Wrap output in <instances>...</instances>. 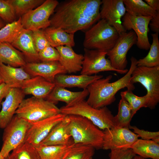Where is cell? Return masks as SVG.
Wrapping results in <instances>:
<instances>
[{
  "label": "cell",
  "instance_id": "obj_1",
  "mask_svg": "<svg viewBox=\"0 0 159 159\" xmlns=\"http://www.w3.org/2000/svg\"><path fill=\"white\" fill-rule=\"evenodd\" d=\"M100 0H67L59 3L50 19L51 26L74 34L86 31L100 19Z\"/></svg>",
  "mask_w": 159,
  "mask_h": 159
},
{
  "label": "cell",
  "instance_id": "obj_2",
  "mask_svg": "<svg viewBox=\"0 0 159 159\" xmlns=\"http://www.w3.org/2000/svg\"><path fill=\"white\" fill-rule=\"evenodd\" d=\"M130 61L131 65L127 72L117 81L110 82L112 76L109 75L95 80L88 86L89 97L86 101L88 104L95 108L107 107L115 101V95L120 90L126 87L127 90L132 91L135 89L130 82V79L137 67V60L132 57Z\"/></svg>",
  "mask_w": 159,
  "mask_h": 159
},
{
  "label": "cell",
  "instance_id": "obj_3",
  "mask_svg": "<svg viewBox=\"0 0 159 159\" xmlns=\"http://www.w3.org/2000/svg\"><path fill=\"white\" fill-rule=\"evenodd\" d=\"M68 116L71 135L74 143L90 146L97 150L102 149L103 130L85 117L77 115Z\"/></svg>",
  "mask_w": 159,
  "mask_h": 159
},
{
  "label": "cell",
  "instance_id": "obj_4",
  "mask_svg": "<svg viewBox=\"0 0 159 159\" xmlns=\"http://www.w3.org/2000/svg\"><path fill=\"white\" fill-rule=\"evenodd\" d=\"M119 36L114 28L100 19L85 31L83 45L88 49L107 52L113 47Z\"/></svg>",
  "mask_w": 159,
  "mask_h": 159
},
{
  "label": "cell",
  "instance_id": "obj_5",
  "mask_svg": "<svg viewBox=\"0 0 159 159\" xmlns=\"http://www.w3.org/2000/svg\"><path fill=\"white\" fill-rule=\"evenodd\" d=\"M60 113L66 115H77L85 117L103 131L114 126V116L107 107L94 108L83 100L70 106L60 108Z\"/></svg>",
  "mask_w": 159,
  "mask_h": 159
},
{
  "label": "cell",
  "instance_id": "obj_6",
  "mask_svg": "<svg viewBox=\"0 0 159 159\" xmlns=\"http://www.w3.org/2000/svg\"><path fill=\"white\" fill-rule=\"evenodd\" d=\"M60 113V108L54 103L44 99L32 96L22 100L15 114L32 123Z\"/></svg>",
  "mask_w": 159,
  "mask_h": 159
},
{
  "label": "cell",
  "instance_id": "obj_7",
  "mask_svg": "<svg viewBox=\"0 0 159 159\" xmlns=\"http://www.w3.org/2000/svg\"><path fill=\"white\" fill-rule=\"evenodd\" d=\"M132 84L138 82L145 88L148 97V108L154 109L159 102V66L153 67H137L130 79Z\"/></svg>",
  "mask_w": 159,
  "mask_h": 159
},
{
  "label": "cell",
  "instance_id": "obj_8",
  "mask_svg": "<svg viewBox=\"0 0 159 159\" xmlns=\"http://www.w3.org/2000/svg\"><path fill=\"white\" fill-rule=\"evenodd\" d=\"M30 123L15 115L4 128L0 153L5 158L24 142Z\"/></svg>",
  "mask_w": 159,
  "mask_h": 159
},
{
  "label": "cell",
  "instance_id": "obj_9",
  "mask_svg": "<svg viewBox=\"0 0 159 159\" xmlns=\"http://www.w3.org/2000/svg\"><path fill=\"white\" fill-rule=\"evenodd\" d=\"M137 37L133 30L126 32L120 35L113 47L107 52L112 66L120 74H126L128 71L126 67L127 64V56L131 47L136 44Z\"/></svg>",
  "mask_w": 159,
  "mask_h": 159
},
{
  "label": "cell",
  "instance_id": "obj_10",
  "mask_svg": "<svg viewBox=\"0 0 159 159\" xmlns=\"http://www.w3.org/2000/svg\"><path fill=\"white\" fill-rule=\"evenodd\" d=\"M59 4L56 0H46L41 5L21 16L23 28L32 31L50 26V17Z\"/></svg>",
  "mask_w": 159,
  "mask_h": 159
},
{
  "label": "cell",
  "instance_id": "obj_11",
  "mask_svg": "<svg viewBox=\"0 0 159 159\" xmlns=\"http://www.w3.org/2000/svg\"><path fill=\"white\" fill-rule=\"evenodd\" d=\"M84 51L81 74L91 76L107 71H115L120 74L112 66L110 60L106 58L107 52L85 48Z\"/></svg>",
  "mask_w": 159,
  "mask_h": 159
},
{
  "label": "cell",
  "instance_id": "obj_12",
  "mask_svg": "<svg viewBox=\"0 0 159 159\" xmlns=\"http://www.w3.org/2000/svg\"><path fill=\"white\" fill-rule=\"evenodd\" d=\"M102 149L105 150L116 148H130L138 139V136L127 127L114 126L103 131Z\"/></svg>",
  "mask_w": 159,
  "mask_h": 159
},
{
  "label": "cell",
  "instance_id": "obj_13",
  "mask_svg": "<svg viewBox=\"0 0 159 159\" xmlns=\"http://www.w3.org/2000/svg\"><path fill=\"white\" fill-rule=\"evenodd\" d=\"M122 18V24L125 30H132L135 33L138 47L143 50L149 49L151 44L148 36V25L152 17L134 16L126 12Z\"/></svg>",
  "mask_w": 159,
  "mask_h": 159
},
{
  "label": "cell",
  "instance_id": "obj_14",
  "mask_svg": "<svg viewBox=\"0 0 159 159\" xmlns=\"http://www.w3.org/2000/svg\"><path fill=\"white\" fill-rule=\"evenodd\" d=\"M67 115L61 113L49 117L30 123L24 142L35 147L38 146L47 136L52 129Z\"/></svg>",
  "mask_w": 159,
  "mask_h": 159
},
{
  "label": "cell",
  "instance_id": "obj_15",
  "mask_svg": "<svg viewBox=\"0 0 159 159\" xmlns=\"http://www.w3.org/2000/svg\"><path fill=\"white\" fill-rule=\"evenodd\" d=\"M100 10V19L114 28L119 35L127 32L123 27L122 18L126 13L123 0H102Z\"/></svg>",
  "mask_w": 159,
  "mask_h": 159
},
{
  "label": "cell",
  "instance_id": "obj_16",
  "mask_svg": "<svg viewBox=\"0 0 159 159\" xmlns=\"http://www.w3.org/2000/svg\"><path fill=\"white\" fill-rule=\"evenodd\" d=\"M23 67L31 77L39 76L52 82L57 75L67 73L59 61L29 62Z\"/></svg>",
  "mask_w": 159,
  "mask_h": 159
},
{
  "label": "cell",
  "instance_id": "obj_17",
  "mask_svg": "<svg viewBox=\"0 0 159 159\" xmlns=\"http://www.w3.org/2000/svg\"><path fill=\"white\" fill-rule=\"evenodd\" d=\"M25 95L20 88H10L1 104L0 128L4 129L11 120Z\"/></svg>",
  "mask_w": 159,
  "mask_h": 159
},
{
  "label": "cell",
  "instance_id": "obj_18",
  "mask_svg": "<svg viewBox=\"0 0 159 159\" xmlns=\"http://www.w3.org/2000/svg\"><path fill=\"white\" fill-rule=\"evenodd\" d=\"M70 122L69 116L66 115L53 128L39 145H67L74 143L70 132Z\"/></svg>",
  "mask_w": 159,
  "mask_h": 159
},
{
  "label": "cell",
  "instance_id": "obj_19",
  "mask_svg": "<svg viewBox=\"0 0 159 159\" xmlns=\"http://www.w3.org/2000/svg\"><path fill=\"white\" fill-rule=\"evenodd\" d=\"M55 86L54 82L37 76L24 81L20 89L25 95H30L36 97L45 99Z\"/></svg>",
  "mask_w": 159,
  "mask_h": 159
},
{
  "label": "cell",
  "instance_id": "obj_20",
  "mask_svg": "<svg viewBox=\"0 0 159 159\" xmlns=\"http://www.w3.org/2000/svg\"><path fill=\"white\" fill-rule=\"evenodd\" d=\"M11 44L20 51L29 62H40L38 53L34 42L32 31L24 28Z\"/></svg>",
  "mask_w": 159,
  "mask_h": 159
},
{
  "label": "cell",
  "instance_id": "obj_21",
  "mask_svg": "<svg viewBox=\"0 0 159 159\" xmlns=\"http://www.w3.org/2000/svg\"><path fill=\"white\" fill-rule=\"evenodd\" d=\"M89 95L87 89L74 92L69 90L65 88L56 86L46 98V100L56 104L59 101L66 103V106H70L80 101L85 100Z\"/></svg>",
  "mask_w": 159,
  "mask_h": 159
},
{
  "label": "cell",
  "instance_id": "obj_22",
  "mask_svg": "<svg viewBox=\"0 0 159 159\" xmlns=\"http://www.w3.org/2000/svg\"><path fill=\"white\" fill-rule=\"evenodd\" d=\"M0 76L10 88H20L25 80L31 77L23 67H15L0 64Z\"/></svg>",
  "mask_w": 159,
  "mask_h": 159
},
{
  "label": "cell",
  "instance_id": "obj_23",
  "mask_svg": "<svg viewBox=\"0 0 159 159\" xmlns=\"http://www.w3.org/2000/svg\"><path fill=\"white\" fill-rule=\"evenodd\" d=\"M60 58L59 62L67 73H75L81 71L82 67L83 55L76 53L72 47L67 46L57 47Z\"/></svg>",
  "mask_w": 159,
  "mask_h": 159
},
{
  "label": "cell",
  "instance_id": "obj_24",
  "mask_svg": "<svg viewBox=\"0 0 159 159\" xmlns=\"http://www.w3.org/2000/svg\"><path fill=\"white\" fill-rule=\"evenodd\" d=\"M103 76L67 75L59 74L56 76L54 82L56 86L64 88L78 87L84 90L95 80L102 78Z\"/></svg>",
  "mask_w": 159,
  "mask_h": 159
},
{
  "label": "cell",
  "instance_id": "obj_25",
  "mask_svg": "<svg viewBox=\"0 0 159 159\" xmlns=\"http://www.w3.org/2000/svg\"><path fill=\"white\" fill-rule=\"evenodd\" d=\"M15 67H24L26 62L23 53L10 43L0 44V64Z\"/></svg>",
  "mask_w": 159,
  "mask_h": 159
},
{
  "label": "cell",
  "instance_id": "obj_26",
  "mask_svg": "<svg viewBox=\"0 0 159 159\" xmlns=\"http://www.w3.org/2000/svg\"><path fill=\"white\" fill-rule=\"evenodd\" d=\"M49 45L54 48L75 45L74 34L68 33L61 28L50 26L42 29Z\"/></svg>",
  "mask_w": 159,
  "mask_h": 159
},
{
  "label": "cell",
  "instance_id": "obj_27",
  "mask_svg": "<svg viewBox=\"0 0 159 159\" xmlns=\"http://www.w3.org/2000/svg\"><path fill=\"white\" fill-rule=\"evenodd\" d=\"M130 148L136 155L144 158L159 159V144L152 140L138 139Z\"/></svg>",
  "mask_w": 159,
  "mask_h": 159
},
{
  "label": "cell",
  "instance_id": "obj_28",
  "mask_svg": "<svg viewBox=\"0 0 159 159\" xmlns=\"http://www.w3.org/2000/svg\"><path fill=\"white\" fill-rule=\"evenodd\" d=\"M126 11L135 16L153 17L157 12L142 0H123Z\"/></svg>",
  "mask_w": 159,
  "mask_h": 159
},
{
  "label": "cell",
  "instance_id": "obj_29",
  "mask_svg": "<svg viewBox=\"0 0 159 159\" xmlns=\"http://www.w3.org/2000/svg\"><path fill=\"white\" fill-rule=\"evenodd\" d=\"M153 41L148 54L137 60V67H153L159 66V40L158 34H151Z\"/></svg>",
  "mask_w": 159,
  "mask_h": 159
},
{
  "label": "cell",
  "instance_id": "obj_30",
  "mask_svg": "<svg viewBox=\"0 0 159 159\" xmlns=\"http://www.w3.org/2000/svg\"><path fill=\"white\" fill-rule=\"evenodd\" d=\"M134 115L132 109L130 105L121 97L118 104V113L114 116V126L120 127L129 128Z\"/></svg>",
  "mask_w": 159,
  "mask_h": 159
},
{
  "label": "cell",
  "instance_id": "obj_31",
  "mask_svg": "<svg viewBox=\"0 0 159 159\" xmlns=\"http://www.w3.org/2000/svg\"><path fill=\"white\" fill-rule=\"evenodd\" d=\"M73 143L67 145H42L36 147L41 159H61Z\"/></svg>",
  "mask_w": 159,
  "mask_h": 159
},
{
  "label": "cell",
  "instance_id": "obj_32",
  "mask_svg": "<svg viewBox=\"0 0 159 159\" xmlns=\"http://www.w3.org/2000/svg\"><path fill=\"white\" fill-rule=\"evenodd\" d=\"M95 149L90 146L74 143L61 159H90L92 158Z\"/></svg>",
  "mask_w": 159,
  "mask_h": 159
},
{
  "label": "cell",
  "instance_id": "obj_33",
  "mask_svg": "<svg viewBox=\"0 0 159 159\" xmlns=\"http://www.w3.org/2000/svg\"><path fill=\"white\" fill-rule=\"evenodd\" d=\"M23 29L21 17L13 22L7 24L0 29V44L4 42L11 44Z\"/></svg>",
  "mask_w": 159,
  "mask_h": 159
},
{
  "label": "cell",
  "instance_id": "obj_34",
  "mask_svg": "<svg viewBox=\"0 0 159 159\" xmlns=\"http://www.w3.org/2000/svg\"><path fill=\"white\" fill-rule=\"evenodd\" d=\"M11 159H41L36 148L24 142L9 155Z\"/></svg>",
  "mask_w": 159,
  "mask_h": 159
},
{
  "label": "cell",
  "instance_id": "obj_35",
  "mask_svg": "<svg viewBox=\"0 0 159 159\" xmlns=\"http://www.w3.org/2000/svg\"><path fill=\"white\" fill-rule=\"evenodd\" d=\"M120 95L121 97L130 105L134 115L140 108L143 107L148 108L149 99L146 95L139 97L133 94L132 91L127 90L121 92Z\"/></svg>",
  "mask_w": 159,
  "mask_h": 159
},
{
  "label": "cell",
  "instance_id": "obj_36",
  "mask_svg": "<svg viewBox=\"0 0 159 159\" xmlns=\"http://www.w3.org/2000/svg\"><path fill=\"white\" fill-rule=\"evenodd\" d=\"M16 16L20 17L42 4L44 0H8Z\"/></svg>",
  "mask_w": 159,
  "mask_h": 159
},
{
  "label": "cell",
  "instance_id": "obj_37",
  "mask_svg": "<svg viewBox=\"0 0 159 159\" xmlns=\"http://www.w3.org/2000/svg\"><path fill=\"white\" fill-rule=\"evenodd\" d=\"M0 17L7 24L16 20L14 10L8 0H0Z\"/></svg>",
  "mask_w": 159,
  "mask_h": 159
},
{
  "label": "cell",
  "instance_id": "obj_38",
  "mask_svg": "<svg viewBox=\"0 0 159 159\" xmlns=\"http://www.w3.org/2000/svg\"><path fill=\"white\" fill-rule=\"evenodd\" d=\"M40 61L50 62L59 61V54L57 50L50 45H49L38 52Z\"/></svg>",
  "mask_w": 159,
  "mask_h": 159
},
{
  "label": "cell",
  "instance_id": "obj_39",
  "mask_svg": "<svg viewBox=\"0 0 159 159\" xmlns=\"http://www.w3.org/2000/svg\"><path fill=\"white\" fill-rule=\"evenodd\" d=\"M32 31L34 44L38 53L50 45L42 29L35 30Z\"/></svg>",
  "mask_w": 159,
  "mask_h": 159
},
{
  "label": "cell",
  "instance_id": "obj_40",
  "mask_svg": "<svg viewBox=\"0 0 159 159\" xmlns=\"http://www.w3.org/2000/svg\"><path fill=\"white\" fill-rule=\"evenodd\" d=\"M136 155L131 148H124L111 150L109 159H132Z\"/></svg>",
  "mask_w": 159,
  "mask_h": 159
},
{
  "label": "cell",
  "instance_id": "obj_41",
  "mask_svg": "<svg viewBox=\"0 0 159 159\" xmlns=\"http://www.w3.org/2000/svg\"><path fill=\"white\" fill-rule=\"evenodd\" d=\"M129 128L133 130V132L143 140H152L159 144V132H151L139 129L135 126L130 125Z\"/></svg>",
  "mask_w": 159,
  "mask_h": 159
},
{
  "label": "cell",
  "instance_id": "obj_42",
  "mask_svg": "<svg viewBox=\"0 0 159 159\" xmlns=\"http://www.w3.org/2000/svg\"><path fill=\"white\" fill-rule=\"evenodd\" d=\"M151 30L155 33L159 32V12H157L156 15L152 17L149 24Z\"/></svg>",
  "mask_w": 159,
  "mask_h": 159
},
{
  "label": "cell",
  "instance_id": "obj_43",
  "mask_svg": "<svg viewBox=\"0 0 159 159\" xmlns=\"http://www.w3.org/2000/svg\"><path fill=\"white\" fill-rule=\"evenodd\" d=\"M10 88L3 82L0 84V108L3 99L6 96Z\"/></svg>",
  "mask_w": 159,
  "mask_h": 159
},
{
  "label": "cell",
  "instance_id": "obj_44",
  "mask_svg": "<svg viewBox=\"0 0 159 159\" xmlns=\"http://www.w3.org/2000/svg\"><path fill=\"white\" fill-rule=\"evenodd\" d=\"M145 1L153 10L157 12H159V0H145Z\"/></svg>",
  "mask_w": 159,
  "mask_h": 159
},
{
  "label": "cell",
  "instance_id": "obj_45",
  "mask_svg": "<svg viewBox=\"0 0 159 159\" xmlns=\"http://www.w3.org/2000/svg\"><path fill=\"white\" fill-rule=\"evenodd\" d=\"M7 24L0 17V29L3 27Z\"/></svg>",
  "mask_w": 159,
  "mask_h": 159
},
{
  "label": "cell",
  "instance_id": "obj_46",
  "mask_svg": "<svg viewBox=\"0 0 159 159\" xmlns=\"http://www.w3.org/2000/svg\"><path fill=\"white\" fill-rule=\"evenodd\" d=\"M132 159H146L144 158L139 155H136Z\"/></svg>",
  "mask_w": 159,
  "mask_h": 159
},
{
  "label": "cell",
  "instance_id": "obj_47",
  "mask_svg": "<svg viewBox=\"0 0 159 159\" xmlns=\"http://www.w3.org/2000/svg\"><path fill=\"white\" fill-rule=\"evenodd\" d=\"M0 159H6V158H4L0 153Z\"/></svg>",
  "mask_w": 159,
  "mask_h": 159
},
{
  "label": "cell",
  "instance_id": "obj_48",
  "mask_svg": "<svg viewBox=\"0 0 159 159\" xmlns=\"http://www.w3.org/2000/svg\"><path fill=\"white\" fill-rule=\"evenodd\" d=\"M2 82H3V81L2 80L0 76V84H1V83H2Z\"/></svg>",
  "mask_w": 159,
  "mask_h": 159
},
{
  "label": "cell",
  "instance_id": "obj_49",
  "mask_svg": "<svg viewBox=\"0 0 159 159\" xmlns=\"http://www.w3.org/2000/svg\"><path fill=\"white\" fill-rule=\"evenodd\" d=\"M6 159H11L10 157L9 156V155L8 157L6 158Z\"/></svg>",
  "mask_w": 159,
  "mask_h": 159
},
{
  "label": "cell",
  "instance_id": "obj_50",
  "mask_svg": "<svg viewBox=\"0 0 159 159\" xmlns=\"http://www.w3.org/2000/svg\"><path fill=\"white\" fill-rule=\"evenodd\" d=\"M90 159H92V158H90Z\"/></svg>",
  "mask_w": 159,
  "mask_h": 159
}]
</instances>
